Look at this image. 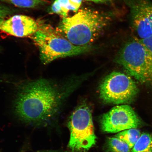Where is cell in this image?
I'll use <instances>...</instances> for the list:
<instances>
[{"label":"cell","mask_w":152,"mask_h":152,"mask_svg":"<svg viewBox=\"0 0 152 152\" xmlns=\"http://www.w3.org/2000/svg\"><path fill=\"white\" fill-rule=\"evenodd\" d=\"M61 96L54 83L48 80L27 82L20 85L17 91L15 113L24 123L46 125L58 112Z\"/></svg>","instance_id":"6da1fadb"},{"label":"cell","mask_w":152,"mask_h":152,"mask_svg":"<svg viewBox=\"0 0 152 152\" xmlns=\"http://www.w3.org/2000/svg\"><path fill=\"white\" fill-rule=\"evenodd\" d=\"M108 19L92 10H80L71 17L63 18L57 28L76 46H90L107 25Z\"/></svg>","instance_id":"7a4b0ae2"},{"label":"cell","mask_w":152,"mask_h":152,"mask_svg":"<svg viewBox=\"0 0 152 152\" xmlns=\"http://www.w3.org/2000/svg\"><path fill=\"white\" fill-rule=\"evenodd\" d=\"M37 31L30 37L39 49L42 63L47 64L57 59L77 56L90 51V46H76L44 20H37Z\"/></svg>","instance_id":"3957f363"},{"label":"cell","mask_w":152,"mask_h":152,"mask_svg":"<svg viewBox=\"0 0 152 152\" xmlns=\"http://www.w3.org/2000/svg\"><path fill=\"white\" fill-rule=\"evenodd\" d=\"M116 62L140 83H152V60L137 37L131 38L120 51Z\"/></svg>","instance_id":"277c9868"},{"label":"cell","mask_w":152,"mask_h":152,"mask_svg":"<svg viewBox=\"0 0 152 152\" xmlns=\"http://www.w3.org/2000/svg\"><path fill=\"white\" fill-rule=\"evenodd\" d=\"M68 128L70 132L68 147L72 152H86L96 144L92 112L86 104L79 105L72 113Z\"/></svg>","instance_id":"5b68a950"},{"label":"cell","mask_w":152,"mask_h":152,"mask_svg":"<svg viewBox=\"0 0 152 152\" xmlns=\"http://www.w3.org/2000/svg\"><path fill=\"white\" fill-rule=\"evenodd\" d=\"M139 92L136 83L130 76L114 72L104 78L99 86L100 97L106 103L128 104L135 99Z\"/></svg>","instance_id":"8992f818"},{"label":"cell","mask_w":152,"mask_h":152,"mask_svg":"<svg viewBox=\"0 0 152 152\" xmlns=\"http://www.w3.org/2000/svg\"><path fill=\"white\" fill-rule=\"evenodd\" d=\"M102 132L119 133L127 129L138 128L142 124L140 118L130 106L119 104L102 115L100 121Z\"/></svg>","instance_id":"52a82bcc"},{"label":"cell","mask_w":152,"mask_h":152,"mask_svg":"<svg viewBox=\"0 0 152 152\" xmlns=\"http://www.w3.org/2000/svg\"><path fill=\"white\" fill-rule=\"evenodd\" d=\"M130 9L131 27L138 39L152 36V1L125 0Z\"/></svg>","instance_id":"ba28073f"},{"label":"cell","mask_w":152,"mask_h":152,"mask_svg":"<svg viewBox=\"0 0 152 152\" xmlns=\"http://www.w3.org/2000/svg\"><path fill=\"white\" fill-rule=\"evenodd\" d=\"M37 20L24 15H14L0 24V30L18 37H30L38 29Z\"/></svg>","instance_id":"9c48e42d"},{"label":"cell","mask_w":152,"mask_h":152,"mask_svg":"<svg viewBox=\"0 0 152 152\" xmlns=\"http://www.w3.org/2000/svg\"><path fill=\"white\" fill-rule=\"evenodd\" d=\"M141 134L137 128H132L119 132L115 136L124 142L132 149Z\"/></svg>","instance_id":"30bf717a"},{"label":"cell","mask_w":152,"mask_h":152,"mask_svg":"<svg viewBox=\"0 0 152 152\" xmlns=\"http://www.w3.org/2000/svg\"><path fill=\"white\" fill-rule=\"evenodd\" d=\"M105 147L107 152H132L128 144L115 136L108 138Z\"/></svg>","instance_id":"8fae6325"},{"label":"cell","mask_w":152,"mask_h":152,"mask_svg":"<svg viewBox=\"0 0 152 152\" xmlns=\"http://www.w3.org/2000/svg\"><path fill=\"white\" fill-rule=\"evenodd\" d=\"M132 152H152V135L143 133L134 147Z\"/></svg>","instance_id":"7c38bea8"},{"label":"cell","mask_w":152,"mask_h":152,"mask_svg":"<svg viewBox=\"0 0 152 152\" xmlns=\"http://www.w3.org/2000/svg\"><path fill=\"white\" fill-rule=\"evenodd\" d=\"M69 10H71L69 0H55L49 10L50 14L61 15L63 18L67 17Z\"/></svg>","instance_id":"4fadbf2b"},{"label":"cell","mask_w":152,"mask_h":152,"mask_svg":"<svg viewBox=\"0 0 152 152\" xmlns=\"http://www.w3.org/2000/svg\"><path fill=\"white\" fill-rule=\"evenodd\" d=\"M16 7L23 8H34L49 3L47 0H3Z\"/></svg>","instance_id":"5bb4252c"},{"label":"cell","mask_w":152,"mask_h":152,"mask_svg":"<svg viewBox=\"0 0 152 152\" xmlns=\"http://www.w3.org/2000/svg\"><path fill=\"white\" fill-rule=\"evenodd\" d=\"M13 11L8 7L0 5V24L10 16Z\"/></svg>","instance_id":"9a60e30c"},{"label":"cell","mask_w":152,"mask_h":152,"mask_svg":"<svg viewBox=\"0 0 152 152\" xmlns=\"http://www.w3.org/2000/svg\"><path fill=\"white\" fill-rule=\"evenodd\" d=\"M140 40L147 49L152 60V36L145 39Z\"/></svg>","instance_id":"2e32d148"},{"label":"cell","mask_w":152,"mask_h":152,"mask_svg":"<svg viewBox=\"0 0 152 152\" xmlns=\"http://www.w3.org/2000/svg\"><path fill=\"white\" fill-rule=\"evenodd\" d=\"M83 0H69L71 10L77 12L80 7Z\"/></svg>","instance_id":"e0dca14e"},{"label":"cell","mask_w":152,"mask_h":152,"mask_svg":"<svg viewBox=\"0 0 152 152\" xmlns=\"http://www.w3.org/2000/svg\"><path fill=\"white\" fill-rule=\"evenodd\" d=\"M87 1H92L96 3H103L109 1L110 0H87Z\"/></svg>","instance_id":"ac0fdd59"},{"label":"cell","mask_w":152,"mask_h":152,"mask_svg":"<svg viewBox=\"0 0 152 152\" xmlns=\"http://www.w3.org/2000/svg\"><path fill=\"white\" fill-rule=\"evenodd\" d=\"M39 152H61L59 151H39Z\"/></svg>","instance_id":"d6986e66"}]
</instances>
